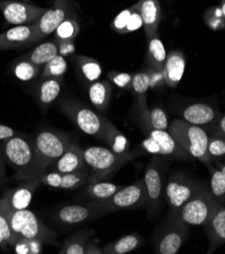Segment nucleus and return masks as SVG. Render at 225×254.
I'll use <instances>...</instances> for the list:
<instances>
[{"mask_svg": "<svg viewBox=\"0 0 225 254\" xmlns=\"http://www.w3.org/2000/svg\"><path fill=\"white\" fill-rule=\"evenodd\" d=\"M6 162L16 171V177L22 181L41 180L43 172L40 169L34 140L13 136L2 141Z\"/></svg>", "mask_w": 225, "mask_h": 254, "instance_id": "obj_1", "label": "nucleus"}, {"mask_svg": "<svg viewBox=\"0 0 225 254\" xmlns=\"http://www.w3.org/2000/svg\"><path fill=\"white\" fill-rule=\"evenodd\" d=\"M168 133L191 156L205 165L212 162L208 153L209 136L205 129L184 120H173L168 127Z\"/></svg>", "mask_w": 225, "mask_h": 254, "instance_id": "obj_2", "label": "nucleus"}, {"mask_svg": "<svg viewBox=\"0 0 225 254\" xmlns=\"http://www.w3.org/2000/svg\"><path fill=\"white\" fill-rule=\"evenodd\" d=\"M83 152L86 166L91 172L90 184L105 181L128 161L141 155L138 149L130 151L127 155H118L113 151L99 146L87 147Z\"/></svg>", "mask_w": 225, "mask_h": 254, "instance_id": "obj_3", "label": "nucleus"}, {"mask_svg": "<svg viewBox=\"0 0 225 254\" xmlns=\"http://www.w3.org/2000/svg\"><path fill=\"white\" fill-rule=\"evenodd\" d=\"M224 206L213 196L210 189L204 184L186 202L179 212V217L190 226H206L215 213Z\"/></svg>", "mask_w": 225, "mask_h": 254, "instance_id": "obj_4", "label": "nucleus"}, {"mask_svg": "<svg viewBox=\"0 0 225 254\" xmlns=\"http://www.w3.org/2000/svg\"><path fill=\"white\" fill-rule=\"evenodd\" d=\"M33 140L38 163L43 174L48 167L63 155L71 144L67 135L51 130L40 131Z\"/></svg>", "mask_w": 225, "mask_h": 254, "instance_id": "obj_5", "label": "nucleus"}, {"mask_svg": "<svg viewBox=\"0 0 225 254\" xmlns=\"http://www.w3.org/2000/svg\"><path fill=\"white\" fill-rule=\"evenodd\" d=\"M104 214L125 209L147 208V191L144 180H138L124 187L111 197L98 202H91Z\"/></svg>", "mask_w": 225, "mask_h": 254, "instance_id": "obj_6", "label": "nucleus"}, {"mask_svg": "<svg viewBox=\"0 0 225 254\" xmlns=\"http://www.w3.org/2000/svg\"><path fill=\"white\" fill-rule=\"evenodd\" d=\"M10 227L15 239H38L47 243L53 241L55 238V233L28 209L11 211Z\"/></svg>", "mask_w": 225, "mask_h": 254, "instance_id": "obj_7", "label": "nucleus"}, {"mask_svg": "<svg viewBox=\"0 0 225 254\" xmlns=\"http://www.w3.org/2000/svg\"><path fill=\"white\" fill-rule=\"evenodd\" d=\"M188 224L183 222L178 214L169 212L159 234L154 241L155 253L176 254L183 246L189 235Z\"/></svg>", "mask_w": 225, "mask_h": 254, "instance_id": "obj_8", "label": "nucleus"}, {"mask_svg": "<svg viewBox=\"0 0 225 254\" xmlns=\"http://www.w3.org/2000/svg\"><path fill=\"white\" fill-rule=\"evenodd\" d=\"M65 116L83 133L104 141V117L96 115L85 105L67 99L61 104Z\"/></svg>", "mask_w": 225, "mask_h": 254, "instance_id": "obj_9", "label": "nucleus"}, {"mask_svg": "<svg viewBox=\"0 0 225 254\" xmlns=\"http://www.w3.org/2000/svg\"><path fill=\"white\" fill-rule=\"evenodd\" d=\"M138 124L147 137L154 140L163 150L164 156H169L179 159H189L190 155L176 142L166 131L156 130L149 121V111L147 109L146 100H137Z\"/></svg>", "mask_w": 225, "mask_h": 254, "instance_id": "obj_10", "label": "nucleus"}, {"mask_svg": "<svg viewBox=\"0 0 225 254\" xmlns=\"http://www.w3.org/2000/svg\"><path fill=\"white\" fill-rule=\"evenodd\" d=\"M144 183L147 191V209L149 217H154L158 214L161 207L162 192H163V170L162 160L159 155H153L148 163L145 174Z\"/></svg>", "mask_w": 225, "mask_h": 254, "instance_id": "obj_11", "label": "nucleus"}, {"mask_svg": "<svg viewBox=\"0 0 225 254\" xmlns=\"http://www.w3.org/2000/svg\"><path fill=\"white\" fill-rule=\"evenodd\" d=\"M202 184L183 173L172 174L165 187V197L170 212L179 214L186 202L197 192Z\"/></svg>", "mask_w": 225, "mask_h": 254, "instance_id": "obj_12", "label": "nucleus"}, {"mask_svg": "<svg viewBox=\"0 0 225 254\" xmlns=\"http://www.w3.org/2000/svg\"><path fill=\"white\" fill-rule=\"evenodd\" d=\"M47 9L19 0H0V10L5 21L13 25L35 23L43 16Z\"/></svg>", "mask_w": 225, "mask_h": 254, "instance_id": "obj_13", "label": "nucleus"}, {"mask_svg": "<svg viewBox=\"0 0 225 254\" xmlns=\"http://www.w3.org/2000/svg\"><path fill=\"white\" fill-rule=\"evenodd\" d=\"M72 9V0H65V1L54 4L53 7L47 9L43 16L33 23L36 31V43L53 34L60 23L66 17L71 15Z\"/></svg>", "mask_w": 225, "mask_h": 254, "instance_id": "obj_14", "label": "nucleus"}, {"mask_svg": "<svg viewBox=\"0 0 225 254\" xmlns=\"http://www.w3.org/2000/svg\"><path fill=\"white\" fill-rule=\"evenodd\" d=\"M91 172L88 168L71 173H60L57 171L45 172L41 177V183L45 186L61 190H75L90 184Z\"/></svg>", "mask_w": 225, "mask_h": 254, "instance_id": "obj_15", "label": "nucleus"}, {"mask_svg": "<svg viewBox=\"0 0 225 254\" xmlns=\"http://www.w3.org/2000/svg\"><path fill=\"white\" fill-rule=\"evenodd\" d=\"M104 213L91 202L85 205H67L62 207L56 214L59 223L67 226H74L94 220L103 216Z\"/></svg>", "mask_w": 225, "mask_h": 254, "instance_id": "obj_16", "label": "nucleus"}, {"mask_svg": "<svg viewBox=\"0 0 225 254\" xmlns=\"http://www.w3.org/2000/svg\"><path fill=\"white\" fill-rule=\"evenodd\" d=\"M220 116V112L215 107L202 103L190 105L182 112L184 121L192 125L201 127L203 129H212V127L215 125Z\"/></svg>", "mask_w": 225, "mask_h": 254, "instance_id": "obj_17", "label": "nucleus"}, {"mask_svg": "<svg viewBox=\"0 0 225 254\" xmlns=\"http://www.w3.org/2000/svg\"><path fill=\"white\" fill-rule=\"evenodd\" d=\"M34 43H36V31L33 23L15 25L0 34V51L17 49Z\"/></svg>", "mask_w": 225, "mask_h": 254, "instance_id": "obj_18", "label": "nucleus"}, {"mask_svg": "<svg viewBox=\"0 0 225 254\" xmlns=\"http://www.w3.org/2000/svg\"><path fill=\"white\" fill-rule=\"evenodd\" d=\"M41 180L26 181L21 186L6 190L2 197L6 201L11 211H19L27 209L33 199L34 193Z\"/></svg>", "mask_w": 225, "mask_h": 254, "instance_id": "obj_19", "label": "nucleus"}, {"mask_svg": "<svg viewBox=\"0 0 225 254\" xmlns=\"http://www.w3.org/2000/svg\"><path fill=\"white\" fill-rule=\"evenodd\" d=\"M51 166L53 167V171L60 173H71L86 169L83 149L76 144H70L63 155Z\"/></svg>", "mask_w": 225, "mask_h": 254, "instance_id": "obj_20", "label": "nucleus"}, {"mask_svg": "<svg viewBox=\"0 0 225 254\" xmlns=\"http://www.w3.org/2000/svg\"><path fill=\"white\" fill-rule=\"evenodd\" d=\"M186 68V58L183 52L173 50L166 56L162 69L164 82L169 87H176L181 82Z\"/></svg>", "mask_w": 225, "mask_h": 254, "instance_id": "obj_21", "label": "nucleus"}, {"mask_svg": "<svg viewBox=\"0 0 225 254\" xmlns=\"http://www.w3.org/2000/svg\"><path fill=\"white\" fill-rule=\"evenodd\" d=\"M143 28L147 40L158 36L157 30L161 19L159 0H139Z\"/></svg>", "mask_w": 225, "mask_h": 254, "instance_id": "obj_22", "label": "nucleus"}, {"mask_svg": "<svg viewBox=\"0 0 225 254\" xmlns=\"http://www.w3.org/2000/svg\"><path fill=\"white\" fill-rule=\"evenodd\" d=\"M206 234L209 240L208 253L225 243V207L220 208L206 225Z\"/></svg>", "mask_w": 225, "mask_h": 254, "instance_id": "obj_23", "label": "nucleus"}, {"mask_svg": "<svg viewBox=\"0 0 225 254\" xmlns=\"http://www.w3.org/2000/svg\"><path fill=\"white\" fill-rule=\"evenodd\" d=\"M104 141L110 150L118 155H127L130 153V143L118 128L104 117Z\"/></svg>", "mask_w": 225, "mask_h": 254, "instance_id": "obj_24", "label": "nucleus"}, {"mask_svg": "<svg viewBox=\"0 0 225 254\" xmlns=\"http://www.w3.org/2000/svg\"><path fill=\"white\" fill-rule=\"evenodd\" d=\"M83 188L84 189L79 194V198L87 200L88 202H98L111 197L124 187L107 182H97L86 185Z\"/></svg>", "mask_w": 225, "mask_h": 254, "instance_id": "obj_25", "label": "nucleus"}, {"mask_svg": "<svg viewBox=\"0 0 225 254\" xmlns=\"http://www.w3.org/2000/svg\"><path fill=\"white\" fill-rule=\"evenodd\" d=\"M62 86V78L46 77L42 78L38 90L37 98L42 110L46 111L58 97Z\"/></svg>", "mask_w": 225, "mask_h": 254, "instance_id": "obj_26", "label": "nucleus"}, {"mask_svg": "<svg viewBox=\"0 0 225 254\" xmlns=\"http://www.w3.org/2000/svg\"><path fill=\"white\" fill-rule=\"evenodd\" d=\"M112 84L108 80L95 81L89 85L88 95L92 106L99 110L106 111L110 105L112 97Z\"/></svg>", "mask_w": 225, "mask_h": 254, "instance_id": "obj_27", "label": "nucleus"}, {"mask_svg": "<svg viewBox=\"0 0 225 254\" xmlns=\"http://www.w3.org/2000/svg\"><path fill=\"white\" fill-rule=\"evenodd\" d=\"M148 50L146 54V65L149 68H152L158 71H162L165 59H166V52L163 43L155 36L148 40Z\"/></svg>", "mask_w": 225, "mask_h": 254, "instance_id": "obj_28", "label": "nucleus"}, {"mask_svg": "<svg viewBox=\"0 0 225 254\" xmlns=\"http://www.w3.org/2000/svg\"><path fill=\"white\" fill-rule=\"evenodd\" d=\"M75 63L81 75L82 79L87 83H93L98 80L102 75V66L96 60L91 57H86L82 55L74 56Z\"/></svg>", "mask_w": 225, "mask_h": 254, "instance_id": "obj_29", "label": "nucleus"}, {"mask_svg": "<svg viewBox=\"0 0 225 254\" xmlns=\"http://www.w3.org/2000/svg\"><path fill=\"white\" fill-rule=\"evenodd\" d=\"M142 239L140 235L133 233L105 245L103 250L104 254H126L140 247Z\"/></svg>", "mask_w": 225, "mask_h": 254, "instance_id": "obj_30", "label": "nucleus"}, {"mask_svg": "<svg viewBox=\"0 0 225 254\" xmlns=\"http://www.w3.org/2000/svg\"><path fill=\"white\" fill-rule=\"evenodd\" d=\"M210 173V191L220 205L225 207V174L215 165H206Z\"/></svg>", "mask_w": 225, "mask_h": 254, "instance_id": "obj_31", "label": "nucleus"}, {"mask_svg": "<svg viewBox=\"0 0 225 254\" xmlns=\"http://www.w3.org/2000/svg\"><path fill=\"white\" fill-rule=\"evenodd\" d=\"M59 54L57 43L47 42L38 46L29 55V60L38 66H45L50 60H52Z\"/></svg>", "mask_w": 225, "mask_h": 254, "instance_id": "obj_32", "label": "nucleus"}, {"mask_svg": "<svg viewBox=\"0 0 225 254\" xmlns=\"http://www.w3.org/2000/svg\"><path fill=\"white\" fill-rule=\"evenodd\" d=\"M91 231L78 232L68 238L58 253L60 254H85L89 243V233Z\"/></svg>", "mask_w": 225, "mask_h": 254, "instance_id": "obj_33", "label": "nucleus"}, {"mask_svg": "<svg viewBox=\"0 0 225 254\" xmlns=\"http://www.w3.org/2000/svg\"><path fill=\"white\" fill-rule=\"evenodd\" d=\"M10 214L11 210L7 206L4 198L1 196V198H0V233L2 234L8 245L13 246L16 239L11 231Z\"/></svg>", "mask_w": 225, "mask_h": 254, "instance_id": "obj_34", "label": "nucleus"}, {"mask_svg": "<svg viewBox=\"0 0 225 254\" xmlns=\"http://www.w3.org/2000/svg\"><path fill=\"white\" fill-rule=\"evenodd\" d=\"M41 66L36 65L29 59H23L14 64L12 72L15 77L21 81H30L40 74Z\"/></svg>", "mask_w": 225, "mask_h": 254, "instance_id": "obj_35", "label": "nucleus"}, {"mask_svg": "<svg viewBox=\"0 0 225 254\" xmlns=\"http://www.w3.org/2000/svg\"><path fill=\"white\" fill-rule=\"evenodd\" d=\"M79 32V23L72 15H69L60 23L59 27L54 32V36L56 41H68L74 40V38L77 37Z\"/></svg>", "mask_w": 225, "mask_h": 254, "instance_id": "obj_36", "label": "nucleus"}, {"mask_svg": "<svg viewBox=\"0 0 225 254\" xmlns=\"http://www.w3.org/2000/svg\"><path fill=\"white\" fill-rule=\"evenodd\" d=\"M150 88V79L146 71L138 72L132 75L131 92L136 100H146V93Z\"/></svg>", "mask_w": 225, "mask_h": 254, "instance_id": "obj_37", "label": "nucleus"}, {"mask_svg": "<svg viewBox=\"0 0 225 254\" xmlns=\"http://www.w3.org/2000/svg\"><path fill=\"white\" fill-rule=\"evenodd\" d=\"M67 71V62L65 57L61 55H57L52 60H50L43 68L42 78L46 77H56L62 78V76Z\"/></svg>", "mask_w": 225, "mask_h": 254, "instance_id": "obj_38", "label": "nucleus"}, {"mask_svg": "<svg viewBox=\"0 0 225 254\" xmlns=\"http://www.w3.org/2000/svg\"><path fill=\"white\" fill-rule=\"evenodd\" d=\"M43 244L44 242L38 239L18 238L16 239L13 248L17 254H39L42 252Z\"/></svg>", "mask_w": 225, "mask_h": 254, "instance_id": "obj_39", "label": "nucleus"}, {"mask_svg": "<svg viewBox=\"0 0 225 254\" xmlns=\"http://www.w3.org/2000/svg\"><path fill=\"white\" fill-rule=\"evenodd\" d=\"M208 153L212 159L225 156V138L211 134L208 142Z\"/></svg>", "mask_w": 225, "mask_h": 254, "instance_id": "obj_40", "label": "nucleus"}, {"mask_svg": "<svg viewBox=\"0 0 225 254\" xmlns=\"http://www.w3.org/2000/svg\"><path fill=\"white\" fill-rule=\"evenodd\" d=\"M149 121L156 130L166 131L168 129V120L165 112L162 109L155 108L149 111Z\"/></svg>", "mask_w": 225, "mask_h": 254, "instance_id": "obj_41", "label": "nucleus"}, {"mask_svg": "<svg viewBox=\"0 0 225 254\" xmlns=\"http://www.w3.org/2000/svg\"><path fill=\"white\" fill-rule=\"evenodd\" d=\"M131 12H132V6H130L129 8L124 9L123 11H121L115 17V19L111 23L112 30L114 32H116L117 34L125 35V31H126V28H127V24H128Z\"/></svg>", "mask_w": 225, "mask_h": 254, "instance_id": "obj_42", "label": "nucleus"}, {"mask_svg": "<svg viewBox=\"0 0 225 254\" xmlns=\"http://www.w3.org/2000/svg\"><path fill=\"white\" fill-rule=\"evenodd\" d=\"M108 77L113 84L116 86L123 88V89H129L131 88V82H132V75L126 72H109Z\"/></svg>", "mask_w": 225, "mask_h": 254, "instance_id": "obj_43", "label": "nucleus"}, {"mask_svg": "<svg viewBox=\"0 0 225 254\" xmlns=\"http://www.w3.org/2000/svg\"><path fill=\"white\" fill-rule=\"evenodd\" d=\"M142 25H143V20H142L141 11H140V1H138L132 5V12L127 24L126 31H125V35L139 30Z\"/></svg>", "mask_w": 225, "mask_h": 254, "instance_id": "obj_44", "label": "nucleus"}, {"mask_svg": "<svg viewBox=\"0 0 225 254\" xmlns=\"http://www.w3.org/2000/svg\"><path fill=\"white\" fill-rule=\"evenodd\" d=\"M137 149L140 151L141 155L144 153H149L152 155L164 156V152L162 148L154 140L149 137H147V139H145Z\"/></svg>", "mask_w": 225, "mask_h": 254, "instance_id": "obj_45", "label": "nucleus"}, {"mask_svg": "<svg viewBox=\"0 0 225 254\" xmlns=\"http://www.w3.org/2000/svg\"><path fill=\"white\" fill-rule=\"evenodd\" d=\"M145 71L147 72V74L149 76L150 88H158L162 85V83H165L162 71H158V70L149 68V67H147Z\"/></svg>", "mask_w": 225, "mask_h": 254, "instance_id": "obj_46", "label": "nucleus"}, {"mask_svg": "<svg viewBox=\"0 0 225 254\" xmlns=\"http://www.w3.org/2000/svg\"><path fill=\"white\" fill-rule=\"evenodd\" d=\"M57 46H58V52L59 55L65 57L68 55H71L74 53L75 51V46L73 40H68V41H56Z\"/></svg>", "mask_w": 225, "mask_h": 254, "instance_id": "obj_47", "label": "nucleus"}, {"mask_svg": "<svg viewBox=\"0 0 225 254\" xmlns=\"http://www.w3.org/2000/svg\"><path fill=\"white\" fill-rule=\"evenodd\" d=\"M211 134H216L225 138V114L221 115L215 125L212 127Z\"/></svg>", "mask_w": 225, "mask_h": 254, "instance_id": "obj_48", "label": "nucleus"}, {"mask_svg": "<svg viewBox=\"0 0 225 254\" xmlns=\"http://www.w3.org/2000/svg\"><path fill=\"white\" fill-rule=\"evenodd\" d=\"M5 165H6V159L4 156L3 143L2 141H0V184H2L6 181Z\"/></svg>", "mask_w": 225, "mask_h": 254, "instance_id": "obj_49", "label": "nucleus"}, {"mask_svg": "<svg viewBox=\"0 0 225 254\" xmlns=\"http://www.w3.org/2000/svg\"><path fill=\"white\" fill-rule=\"evenodd\" d=\"M17 135L14 130L9 128L8 126H4L0 124V141H3L5 139H9L13 136Z\"/></svg>", "mask_w": 225, "mask_h": 254, "instance_id": "obj_50", "label": "nucleus"}, {"mask_svg": "<svg viewBox=\"0 0 225 254\" xmlns=\"http://www.w3.org/2000/svg\"><path fill=\"white\" fill-rule=\"evenodd\" d=\"M85 254H104V250L103 248L98 247V245L94 242L89 241L85 250Z\"/></svg>", "mask_w": 225, "mask_h": 254, "instance_id": "obj_51", "label": "nucleus"}, {"mask_svg": "<svg viewBox=\"0 0 225 254\" xmlns=\"http://www.w3.org/2000/svg\"><path fill=\"white\" fill-rule=\"evenodd\" d=\"M214 164L225 174V163H222V162H219V161H214Z\"/></svg>", "mask_w": 225, "mask_h": 254, "instance_id": "obj_52", "label": "nucleus"}, {"mask_svg": "<svg viewBox=\"0 0 225 254\" xmlns=\"http://www.w3.org/2000/svg\"><path fill=\"white\" fill-rule=\"evenodd\" d=\"M6 241L4 240V238H3V236H2V234L0 233V248H2V249H4L5 248V246H6Z\"/></svg>", "mask_w": 225, "mask_h": 254, "instance_id": "obj_53", "label": "nucleus"}, {"mask_svg": "<svg viewBox=\"0 0 225 254\" xmlns=\"http://www.w3.org/2000/svg\"><path fill=\"white\" fill-rule=\"evenodd\" d=\"M220 9H221V12L225 18V0H221L220 2Z\"/></svg>", "mask_w": 225, "mask_h": 254, "instance_id": "obj_54", "label": "nucleus"}, {"mask_svg": "<svg viewBox=\"0 0 225 254\" xmlns=\"http://www.w3.org/2000/svg\"><path fill=\"white\" fill-rule=\"evenodd\" d=\"M63 1H65V0H54V4L61 3V2H63Z\"/></svg>", "mask_w": 225, "mask_h": 254, "instance_id": "obj_55", "label": "nucleus"}, {"mask_svg": "<svg viewBox=\"0 0 225 254\" xmlns=\"http://www.w3.org/2000/svg\"><path fill=\"white\" fill-rule=\"evenodd\" d=\"M167 1H170V0H167Z\"/></svg>", "mask_w": 225, "mask_h": 254, "instance_id": "obj_56", "label": "nucleus"}]
</instances>
